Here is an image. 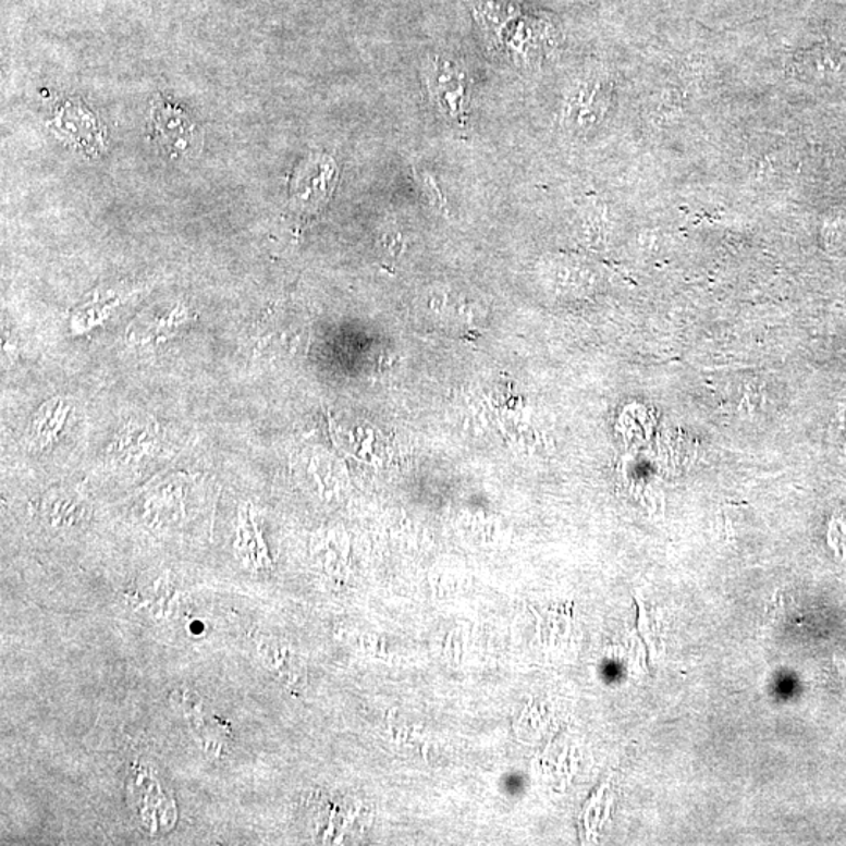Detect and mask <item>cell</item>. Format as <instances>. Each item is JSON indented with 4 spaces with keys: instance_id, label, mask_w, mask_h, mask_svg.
<instances>
[{
    "instance_id": "2",
    "label": "cell",
    "mask_w": 846,
    "mask_h": 846,
    "mask_svg": "<svg viewBox=\"0 0 846 846\" xmlns=\"http://www.w3.org/2000/svg\"><path fill=\"white\" fill-rule=\"evenodd\" d=\"M335 173V163L328 157L312 160L296 177L292 198L306 205L323 201L334 188Z\"/></svg>"
},
{
    "instance_id": "3",
    "label": "cell",
    "mask_w": 846,
    "mask_h": 846,
    "mask_svg": "<svg viewBox=\"0 0 846 846\" xmlns=\"http://www.w3.org/2000/svg\"><path fill=\"white\" fill-rule=\"evenodd\" d=\"M431 87L437 93L442 109L449 112V115H462L464 96L463 76L458 68L447 64H434L431 68Z\"/></svg>"
},
{
    "instance_id": "1",
    "label": "cell",
    "mask_w": 846,
    "mask_h": 846,
    "mask_svg": "<svg viewBox=\"0 0 846 846\" xmlns=\"http://www.w3.org/2000/svg\"><path fill=\"white\" fill-rule=\"evenodd\" d=\"M610 103V87L601 78H590L578 85L566 107V121L580 131H590L601 123Z\"/></svg>"
},
{
    "instance_id": "4",
    "label": "cell",
    "mask_w": 846,
    "mask_h": 846,
    "mask_svg": "<svg viewBox=\"0 0 846 846\" xmlns=\"http://www.w3.org/2000/svg\"><path fill=\"white\" fill-rule=\"evenodd\" d=\"M841 53L827 51H812L809 56H806V71H809L813 76H830V74L837 73L838 68L842 66Z\"/></svg>"
}]
</instances>
